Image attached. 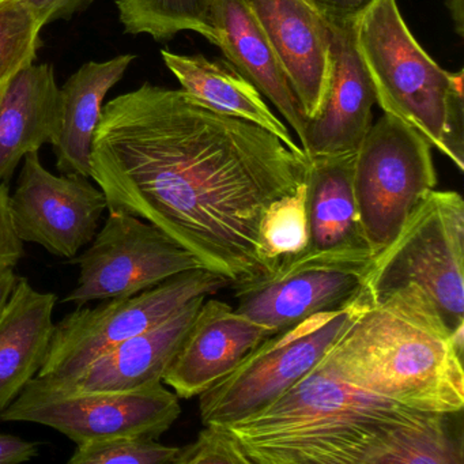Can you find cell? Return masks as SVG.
Masks as SVG:
<instances>
[{"label": "cell", "instance_id": "cell-24", "mask_svg": "<svg viewBox=\"0 0 464 464\" xmlns=\"http://www.w3.org/2000/svg\"><path fill=\"white\" fill-rule=\"evenodd\" d=\"M259 256L268 273L309 249L306 187L274 200L260 218Z\"/></svg>", "mask_w": 464, "mask_h": 464}, {"label": "cell", "instance_id": "cell-17", "mask_svg": "<svg viewBox=\"0 0 464 464\" xmlns=\"http://www.w3.org/2000/svg\"><path fill=\"white\" fill-rule=\"evenodd\" d=\"M61 88L51 64H31L0 85V183L61 129Z\"/></svg>", "mask_w": 464, "mask_h": 464}, {"label": "cell", "instance_id": "cell-21", "mask_svg": "<svg viewBox=\"0 0 464 464\" xmlns=\"http://www.w3.org/2000/svg\"><path fill=\"white\" fill-rule=\"evenodd\" d=\"M355 153L309 160L306 216L309 249L368 248L353 189Z\"/></svg>", "mask_w": 464, "mask_h": 464}, {"label": "cell", "instance_id": "cell-3", "mask_svg": "<svg viewBox=\"0 0 464 464\" xmlns=\"http://www.w3.org/2000/svg\"><path fill=\"white\" fill-rule=\"evenodd\" d=\"M434 414L358 390L316 366L225 428L249 464H384L399 434Z\"/></svg>", "mask_w": 464, "mask_h": 464}, {"label": "cell", "instance_id": "cell-22", "mask_svg": "<svg viewBox=\"0 0 464 464\" xmlns=\"http://www.w3.org/2000/svg\"><path fill=\"white\" fill-rule=\"evenodd\" d=\"M161 56L187 93L225 115L244 119L273 132L295 151H304L289 129L271 112L262 93L233 64L210 62L200 55H178L167 50L161 51Z\"/></svg>", "mask_w": 464, "mask_h": 464}, {"label": "cell", "instance_id": "cell-20", "mask_svg": "<svg viewBox=\"0 0 464 464\" xmlns=\"http://www.w3.org/2000/svg\"><path fill=\"white\" fill-rule=\"evenodd\" d=\"M134 59V55H121L107 62H89L61 88V129L51 145L62 175L91 178L92 142L102 102L123 80Z\"/></svg>", "mask_w": 464, "mask_h": 464}, {"label": "cell", "instance_id": "cell-19", "mask_svg": "<svg viewBox=\"0 0 464 464\" xmlns=\"http://www.w3.org/2000/svg\"><path fill=\"white\" fill-rule=\"evenodd\" d=\"M56 297L18 276L0 314V415L39 374L53 341Z\"/></svg>", "mask_w": 464, "mask_h": 464}, {"label": "cell", "instance_id": "cell-31", "mask_svg": "<svg viewBox=\"0 0 464 464\" xmlns=\"http://www.w3.org/2000/svg\"><path fill=\"white\" fill-rule=\"evenodd\" d=\"M39 456V444L13 434H0V464H20Z\"/></svg>", "mask_w": 464, "mask_h": 464}, {"label": "cell", "instance_id": "cell-7", "mask_svg": "<svg viewBox=\"0 0 464 464\" xmlns=\"http://www.w3.org/2000/svg\"><path fill=\"white\" fill-rule=\"evenodd\" d=\"M437 186L431 145L384 113L355 151L353 189L361 232L373 256L391 246Z\"/></svg>", "mask_w": 464, "mask_h": 464}, {"label": "cell", "instance_id": "cell-11", "mask_svg": "<svg viewBox=\"0 0 464 464\" xmlns=\"http://www.w3.org/2000/svg\"><path fill=\"white\" fill-rule=\"evenodd\" d=\"M69 262L80 266V278L63 303L78 306L138 295L178 274L203 267L191 252L154 225L123 211H110L92 246Z\"/></svg>", "mask_w": 464, "mask_h": 464}, {"label": "cell", "instance_id": "cell-28", "mask_svg": "<svg viewBox=\"0 0 464 464\" xmlns=\"http://www.w3.org/2000/svg\"><path fill=\"white\" fill-rule=\"evenodd\" d=\"M24 256V241L17 235L10 208V186L0 183V273L14 270Z\"/></svg>", "mask_w": 464, "mask_h": 464}, {"label": "cell", "instance_id": "cell-23", "mask_svg": "<svg viewBox=\"0 0 464 464\" xmlns=\"http://www.w3.org/2000/svg\"><path fill=\"white\" fill-rule=\"evenodd\" d=\"M127 34L169 40L183 31L197 32L217 45L211 21L214 0H115Z\"/></svg>", "mask_w": 464, "mask_h": 464}, {"label": "cell", "instance_id": "cell-2", "mask_svg": "<svg viewBox=\"0 0 464 464\" xmlns=\"http://www.w3.org/2000/svg\"><path fill=\"white\" fill-rule=\"evenodd\" d=\"M464 325L450 331L410 284L368 305L317 368L372 395L423 412L463 411Z\"/></svg>", "mask_w": 464, "mask_h": 464}, {"label": "cell", "instance_id": "cell-26", "mask_svg": "<svg viewBox=\"0 0 464 464\" xmlns=\"http://www.w3.org/2000/svg\"><path fill=\"white\" fill-rule=\"evenodd\" d=\"M178 452L179 447H169L154 439L121 436L77 445L69 463L173 464Z\"/></svg>", "mask_w": 464, "mask_h": 464}, {"label": "cell", "instance_id": "cell-15", "mask_svg": "<svg viewBox=\"0 0 464 464\" xmlns=\"http://www.w3.org/2000/svg\"><path fill=\"white\" fill-rule=\"evenodd\" d=\"M330 24L333 74L322 112L301 140L308 160L355 153L372 127L373 86L355 43V25Z\"/></svg>", "mask_w": 464, "mask_h": 464}, {"label": "cell", "instance_id": "cell-6", "mask_svg": "<svg viewBox=\"0 0 464 464\" xmlns=\"http://www.w3.org/2000/svg\"><path fill=\"white\" fill-rule=\"evenodd\" d=\"M414 284L450 331L464 325V202L455 191H431L401 235L374 256L366 281L372 301Z\"/></svg>", "mask_w": 464, "mask_h": 464}, {"label": "cell", "instance_id": "cell-16", "mask_svg": "<svg viewBox=\"0 0 464 464\" xmlns=\"http://www.w3.org/2000/svg\"><path fill=\"white\" fill-rule=\"evenodd\" d=\"M205 298H194L156 327L102 353L72 382H53L77 392H127L162 382Z\"/></svg>", "mask_w": 464, "mask_h": 464}, {"label": "cell", "instance_id": "cell-30", "mask_svg": "<svg viewBox=\"0 0 464 464\" xmlns=\"http://www.w3.org/2000/svg\"><path fill=\"white\" fill-rule=\"evenodd\" d=\"M43 26L58 20H70L85 12L94 0H24Z\"/></svg>", "mask_w": 464, "mask_h": 464}, {"label": "cell", "instance_id": "cell-4", "mask_svg": "<svg viewBox=\"0 0 464 464\" xmlns=\"http://www.w3.org/2000/svg\"><path fill=\"white\" fill-rule=\"evenodd\" d=\"M355 43L384 113L420 132L463 170V70L445 72L423 51L396 0H377L355 25Z\"/></svg>", "mask_w": 464, "mask_h": 464}, {"label": "cell", "instance_id": "cell-8", "mask_svg": "<svg viewBox=\"0 0 464 464\" xmlns=\"http://www.w3.org/2000/svg\"><path fill=\"white\" fill-rule=\"evenodd\" d=\"M230 286L225 276L195 268L138 295L108 298L94 308H78L55 324L37 376L72 382L102 353L156 327L194 298L208 297Z\"/></svg>", "mask_w": 464, "mask_h": 464}, {"label": "cell", "instance_id": "cell-29", "mask_svg": "<svg viewBox=\"0 0 464 464\" xmlns=\"http://www.w3.org/2000/svg\"><path fill=\"white\" fill-rule=\"evenodd\" d=\"M328 23L336 25H357L358 21L377 0H304Z\"/></svg>", "mask_w": 464, "mask_h": 464}, {"label": "cell", "instance_id": "cell-12", "mask_svg": "<svg viewBox=\"0 0 464 464\" xmlns=\"http://www.w3.org/2000/svg\"><path fill=\"white\" fill-rule=\"evenodd\" d=\"M10 208L24 243L39 244L50 254L70 260L96 237L108 205L104 192L89 178L53 175L34 151L24 159Z\"/></svg>", "mask_w": 464, "mask_h": 464}, {"label": "cell", "instance_id": "cell-25", "mask_svg": "<svg viewBox=\"0 0 464 464\" xmlns=\"http://www.w3.org/2000/svg\"><path fill=\"white\" fill-rule=\"evenodd\" d=\"M43 28L24 0H0V85L34 63Z\"/></svg>", "mask_w": 464, "mask_h": 464}, {"label": "cell", "instance_id": "cell-1", "mask_svg": "<svg viewBox=\"0 0 464 464\" xmlns=\"http://www.w3.org/2000/svg\"><path fill=\"white\" fill-rule=\"evenodd\" d=\"M309 160L186 91L145 83L102 108L91 179L108 211L138 217L236 285L268 273L266 208L305 184Z\"/></svg>", "mask_w": 464, "mask_h": 464}, {"label": "cell", "instance_id": "cell-13", "mask_svg": "<svg viewBox=\"0 0 464 464\" xmlns=\"http://www.w3.org/2000/svg\"><path fill=\"white\" fill-rule=\"evenodd\" d=\"M308 121L327 100L333 74L328 21L304 0H246Z\"/></svg>", "mask_w": 464, "mask_h": 464}, {"label": "cell", "instance_id": "cell-5", "mask_svg": "<svg viewBox=\"0 0 464 464\" xmlns=\"http://www.w3.org/2000/svg\"><path fill=\"white\" fill-rule=\"evenodd\" d=\"M369 300L365 287L350 303L266 338L229 374L200 393L203 425H230L276 401L319 365Z\"/></svg>", "mask_w": 464, "mask_h": 464}, {"label": "cell", "instance_id": "cell-9", "mask_svg": "<svg viewBox=\"0 0 464 464\" xmlns=\"http://www.w3.org/2000/svg\"><path fill=\"white\" fill-rule=\"evenodd\" d=\"M179 399L164 382L127 392H77L36 376L0 420L48 426L77 445L121 436L159 440L180 417Z\"/></svg>", "mask_w": 464, "mask_h": 464}, {"label": "cell", "instance_id": "cell-18", "mask_svg": "<svg viewBox=\"0 0 464 464\" xmlns=\"http://www.w3.org/2000/svg\"><path fill=\"white\" fill-rule=\"evenodd\" d=\"M211 21L217 47L276 105L301 142L308 119L248 4L246 0H214Z\"/></svg>", "mask_w": 464, "mask_h": 464}, {"label": "cell", "instance_id": "cell-32", "mask_svg": "<svg viewBox=\"0 0 464 464\" xmlns=\"http://www.w3.org/2000/svg\"><path fill=\"white\" fill-rule=\"evenodd\" d=\"M18 276H15L14 270H6L0 273V314L4 312L13 289L17 284Z\"/></svg>", "mask_w": 464, "mask_h": 464}, {"label": "cell", "instance_id": "cell-14", "mask_svg": "<svg viewBox=\"0 0 464 464\" xmlns=\"http://www.w3.org/2000/svg\"><path fill=\"white\" fill-rule=\"evenodd\" d=\"M270 334L229 304L205 298L162 382L194 398L229 374Z\"/></svg>", "mask_w": 464, "mask_h": 464}, {"label": "cell", "instance_id": "cell-10", "mask_svg": "<svg viewBox=\"0 0 464 464\" xmlns=\"http://www.w3.org/2000/svg\"><path fill=\"white\" fill-rule=\"evenodd\" d=\"M373 260L366 248L308 249L233 286L236 309L274 335L354 300L365 289Z\"/></svg>", "mask_w": 464, "mask_h": 464}, {"label": "cell", "instance_id": "cell-27", "mask_svg": "<svg viewBox=\"0 0 464 464\" xmlns=\"http://www.w3.org/2000/svg\"><path fill=\"white\" fill-rule=\"evenodd\" d=\"M173 464H249L238 442L225 426L205 425L197 440L179 448Z\"/></svg>", "mask_w": 464, "mask_h": 464}, {"label": "cell", "instance_id": "cell-33", "mask_svg": "<svg viewBox=\"0 0 464 464\" xmlns=\"http://www.w3.org/2000/svg\"><path fill=\"white\" fill-rule=\"evenodd\" d=\"M464 0H448L450 14H452L453 23H455L456 32L460 36L464 34Z\"/></svg>", "mask_w": 464, "mask_h": 464}]
</instances>
